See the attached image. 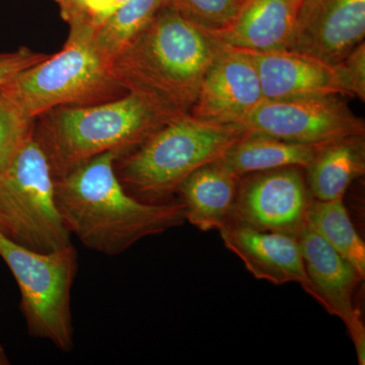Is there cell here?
I'll return each mask as SVG.
<instances>
[{"mask_svg": "<svg viewBox=\"0 0 365 365\" xmlns=\"http://www.w3.org/2000/svg\"><path fill=\"white\" fill-rule=\"evenodd\" d=\"M246 135L237 125L213 123L192 115L176 118L118 158L117 176L124 189L141 202H172L187 177L220 160Z\"/></svg>", "mask_w": 365, "mask_h": 365, "instance_id": "obj_3", "label": "cell"}, {"mask_svg": "<svg viewBox=\"0 0 365 365\" xmlns=\"http://www.w3.org/2000/svg\"><path fill=\"white\" fill-rule=\"evenodd\" d=\"M34 132V119L0 91V173L13 163Z\"/></svg>", "mask_w": 365, "mask_h": 365, "instance_id": "obj_22", "label": "cell"}, {"mask_svg": "<svg viewBox=\"0 0 365 365\" xmlns=\"http://www.w3.org/2000/svg\"><path fill=\"white\" fill-rule=\"evenodd\" d=\"M245 0H163V6L210 34L230 25Z\"/></svg>", "mask_w": 365, "mask_h": 365, "instance_id": "obj_21", "label": "cell"}, {"mask_svg": "<svg viewBox=\"0 0 365 365\" xmlns=\"http://www.w3.org/2000/svg\"><path fill=\"white\" fill-rule=\"evenodd\" d=\"M307 169V185L317 200H343L348 187L365 173L364 136L319 146Z\"/></svg>", "mask_w": 365, "mask_h": 365, "instance_id": "obj_17", "label": "cell"}, {"mask_svg": "<svg viewBox=\"0 0 365 365\" xmlns=\"http://www.w3.org/2000/svg\"><path fill=\"white\" fill-rule=\"evenodd\" d=\"M48 55L23 47L14 52L0 53V86L6 85L20 72L47 58Z\"/></svg>", "mask_w": 365, "mask_h": 365, "instance_id": "obj_24", "label": "cell"}, {"mask_svg": "<svg viewBox=\"0 0 365 365\" xmlns=\"http://www.w3.org/2000/svg\"><path fill=\"white\" fill-rule=\"evenodd\" d=\"M218 232L225 248L241 259L256 279L275 285L299 283L307 294H313L299 241L294 235L257 230L235 220Z\"/></svg>", "mask_w": 365, "mask_h": 365, "instance_id": "obj_13", "label": "cell"}, {"mask_svg": "<svg viewBox=\"0 0 365 365\" xmlns=\"http://www.w3.org/2000/svg\"><path fill=\"white\" fill-rule=\"evenodd\" d=\"M239 126L248 135L317 146L365 134L364 120L339 96L264 100Z\"/></svg>", "mask_w": 365, "mask_h": 365, "instance_id": "obj_8", "label": "cell"}, {"mask_svg": "<svg viewBox=\"0 0 365 365\" xmlns=\"http://www.w3.org/2000/svg\"><path fill=\"white\" fill-rule=\"evenodd\" d=\"M314 297L329 314L342 319L360 365L365 364V328L354 306V292L364 280L351 264L309 230L307 225L297 237Z\"/></svg>", "mask_w": 365, "mask_h": 365, "instance_id": "obj_10", "label": "cell"}, {"mask_svg": "<svg viewBox=\"0 0 365 365\" xmlns=\"http://www.w3.org/2000/svg\"><path fill=\"white\" fill-rule=\"evenodd\" d=\"M253 60L265 100L346 96L336 67L292 51L244 50Z\"/></svg>", "mask_w": 365, "mask_h": 365, "instance_id": "obj_14", "label": "cell"}, {"mask_svg": "<svg viewBox=\"0 0 365 365\" xmlns=\"http://www.w3.org/2000/svg\"><path fill=\"white\" fill-rule=\"evenodd\" d=\"M306 225L328 242L365 278V244L355 230L343 200L312 199Z\"/></svg>", "mask_w": 365, "mask_h": 365, "instance_id": "obj_19", "label": "cell"}, {"mask_svg": "<svg viewBox=\"0 0 365 365\" xmlns=\"http://www.w3.org/2000/svg\"><path fill=\"white\" fill-rule=\"evenodd\" d=\"M302 1L245 0L230 25L211 35L235 49L287 51Z\"/></svg>", "mask_w": 365, "mask_h": 365, "instance_id": "obj_15", "label": "cell"}, {"mask_svg": "<svg viewBox=\"0 0 365 365\" xmlns=\"http://www.w3.org/2000/svg\"><path fill=\"white\" fill-rule=\"evenodd\" d=\"M126 1L127 0H115L114 11L115 9H117L118 7L121 6L122 4H125Z\"/></svg>", "mask_w": 365, "mask_h": 365, "instance_id": "obj_28", "label": "cell"}, {"mask_svg": "<svg viewBox=\"0 0 365 365\" xmlns=\"http://www.w3.org/2000/svg\"><path fill=\"white\" fill-rule=\"evenodd\" d=\"M240 179L218 160L192 173L177 192L186 222L201 232L225 227L234 215Z\"/></svg>", "mask_w": 365, "mask_h": 365, "instance_id": "obj_16", "label": "cell"}, {"mask_svg": "<svg viewBox=\"0 0 365 365\" xmlns=\"http://www.w3.org/2000/svg\"><path fill=\"white\" fill-rule=\"evenodd\" d=\"M338 72L341 85L344 88L347 97H357L362 102L365 100V44L361 43L353 50L339 64Z\"/></svg>", "mask_w": 365, "mask_h": 365, "instance_id": "obj_23", "label": "cell"}, {"mask_svg": "<svg viewBox=\"0 0 365 365\" xmlns=\"http://www.w3.org/2000/svg\"><path fill=\"white\" fill-rule=\"evenodd\" d=\"M319 148L309 144L280 140L273 137L246 135L230 146L218 160L235 176L242 178L254 173L281 168L306 169Z\"/></svg>", "mask_w": 365, "mask_h": 365, "instance_id": "obj_18", "label": "cell"}, {"mask_svg": "<svg viewBox=\"0 0 365 365\" xmlns=\"http://www.w3.org/2000/svg\"><path fill=\"white\" fill-rule=\"evenodd\" d=\"M365 37V0H304L287 51L336 66Z\"/></svg>", "mask_w": 365, "mask_h": 365, "instance_id": "obj_11", "label": "cell"}, {"mask_svg": "<svg viewBox=\"0 0 365 365\" xmlns=\"http://www.w3.org/2000/svg\"><path fill=\"white\" fill-rule=\"evenodd\" d=\"M71 26L61 51L0 86V91L32 119L62 106L91 105L123 90L96 44L95 26L86 21Z\"/></svg>", "mask_w": 365, "mask_h": 365, "instance_id": "obj_5", "label": "cell"}, {"mask_svg": "<svg viewBox=\"0 0 365 365\" xmlns=\"http://www.w3.org/2000/svg\"><path fill=\"white\" fill-rule=\"evenodd\" d=\"M264 100L253 60L244 50L225 45L206 74L190 115L239 126Z\"/></svg>", "mask_w": 365, "mask_h": 365, "instance_id": "obj_12", "label": "cell"}, {"mask_svg": "<svg viewBox=\"0 0 365 365\" xmlns=\"http://www.w3.org/2000/svg\"><path fill=\"white\" fill-rule=\"evenodd\" d=\"M115 0H85L86 16L97 28L114 11Z\"/></svg>", "mask_w": 365, "mask_h": 365, "instance_id": "obj_25", "label": "cell"}, {"mask_svg": "<svg viewBox=\"0 0 365 365\" xmlns=\"http://www.w3.org/2000/svg\"><path fill=\"white\" fill-rule=\"evenodd\" d=\"M223 46L207 31L163 6L118 52L110 69L123 90L143 96L176 119L191 113Z\"/></svg>", "mask_w": 365, "mask_h": 365, "instance_id": "obj_2", "label": "cell"}, {"mask_svg": "<svg viewBox=\"0 0 365 365\" xmlns=\"http://www.w3.org/2000/svg\"><path fill=\"white\" fill-rule=\"evenodd\" d=\"M312 197L299 167L254 173L240 179L232 220L242 225L294 235L306 225Z\"/></svg>", "mask_w": 365, "mask_h": 365, "instance_id": "obj_9", "label": "cell"}, {"mask_svg": "<svg viewBox=\"0 0 365 365\" xmlns=\"http://www.w3.org/2000/svg\"><path fill=\"white\" fill-rule=\"evenodd\" d=\"M0 230L16 244L40 253L71 245L55 197V177L35 134L0 173Z\"/></svg>", "mask_w": 365, "mask_h": 365, "instance_id": "obj_6", "label": "cell"}, {"mask_svg": "<svg viewBox=\"0 0 365 365\" xmlns=\"http://www.w3.org/2000/svg\"><path fill=\"white\" fill-rule=\"evenodd\" d=\"M163 6V0H127L115 9L93 33L96 44L106 58L111 62Z\"/></svg>", "mask_w": 365, "mask_h": 365, "instance_id": "obj_20", "label": "cell"}, {"mask_svg": "<svg viewBox=\"0 0 365 365\" xmlns=\"http://www.w3.org/2000/svg\"><path fill=\"white\" fill-rule=\"evenodd\" d=\"M58 2L62 7L64 18L69 24L76 21L90 23L86 14L85 0H58Z\"/></svg>", "mask_w": 365, "mask_h": 365, "instance_id": "obj_26", "label": "cell"}, {"mask_svg": "<svg viewBox=\"0 0 365 365\" xmlns=\"http://www.w3.org/2000/svg\"><path fill=\"white\" fill-rule=\"evenodd\" d=\"M60 108L53 109L35 135L55 178L107 151L125 155L174 120L134 93L102 104Z\"/></svg>", "mask_w": 365, "mask_h": 365, "instance_id": "obj_4", "label": "cell"}, {"mask_svg": "<svg viewBox=\"0 0 365 365\" xmlns=\"http://www.w3.org/2000/svg\"><path fill=\"white\" fill-rule=\"evenodd\" d=\"M0 257L20 288L29 333L49 341L62 351H71V289L78 267L76 248L71 244L40 253L16 244L0 230Z\"/></svg>", "mask_w": 365, "mask_h": 365, "instance_id": "obj_7", "label": "cell"}, {"mask_svg": "<svg viewBox=\"0 0 365 365\" xmlns=\"http://www.w3.org/2000/svg\"><path fill=\"white\" fill-rule=\"evenodd\" d=\"M7 364H9V360H7L6 353H4V349H2L1 345H0V365Z\"/></svg>", "mask_w": 365, "mask_h": 365, "instance_id": "obj_27", "label": "cell"}, {"mask_svg": "<svg viewBox=\"0 0 365 365\" xmlns=\"http://www.w3.org/2000/svg\"><path fill=\"white\" fill-rule=\"evenodd\" d=\"M122 155L107 151L55 178L57 206L69 232L86 248L107 256L186 222L179 200L144 203L124 189L115 167Z\"/></svg>", "mask_w": 365, "mask_h": 365, "instance_id": "obj_1", "label": "cell"}]
</instances>
